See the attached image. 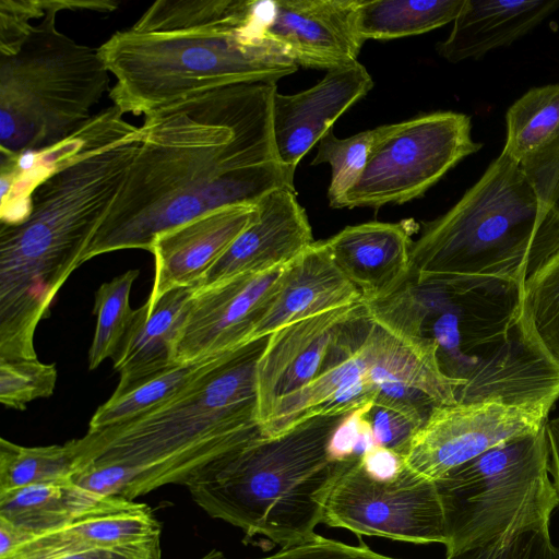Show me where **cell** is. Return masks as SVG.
Returning <instances> with one entry per match:
<instances>
[{
  "mask_svg": "<svg viewBox=\"0 0 559 559\" xmlns=\"http://www.w3.org/2000/svg\"><path fill=\"white\" fill-rule=\"evenodd\" d=\"M276 92L272 82L235 84L145 114L127 177L82 264L118 250L151 251L159 234L198 216L295 189L273 136Z\"/></svg>",
  "mask_w": 559,
  "mask_h": 559,
  "instance_id": "obj_1",
  "label": "cell"
},
{
  "mask_svg": "<svg viewBox=\"0 0 559 559\" xmlns=\"http://www.w3.org/2000/svg\"><path fill=\"white\" fill-rule=\"evenodd\" d=\"M266 337L230 352L179 393L124 423L70 440L71 480L129 500L187 485L215 460L262 436L255 370Z\"/></svg>",
  "mask_w": 559,
  "mask_h": 559,
  "instance_id": "obj_2",
  "label": "cell"
},
{
  "mask_svg": "<svg viewBox=\"0 0 559 559\" xmlns=\"http://www.w3.org/2000/svg\"><path fill=\"white\" fill-rule=\"evenodd\" d=\"M123 115L228 85L276 83L298 66L264 33L262 2L157 0L99 47Z\"/></svg>",
  "mask_w": 559,
  "mask_h": 559,
  "instance_id": "obj_3",
  "label": "cell"
},
{
  "mask_svg": "<svg viewBox=\"0 0 559 559\" xmlns=\"http://www.w3.org/2000/svg\"><path fill=\"white\" fill-rule=\"evenodd\" d=\"M114 105L61 142L59 160L34 189L26 215L0 225V280L14 295L50 304L82 264L141 142Z\"/></svg>",
  "mask_w": 559,
  "mask_h": 559,
  "instance_id": "obj_4",
  "label": "cell"
},
{
  "mask_svg": "<svg viewBox=\"0 0 559 559\" xmlns=\"http://www.w3.org/2000/svg\"><path fill=\"white\" fill-rule=\"evenodd\" d=\"M111 0L0 1V152L50 148L79 131L109 88L98 48L57 28L62 10L111 12Z\"/></svg>",
  "mask_w": 559,
  "mask_h": 559,
  "instance_id": "obj_5",
  "label": "cell"
},
{
  "mask_svg": "<svg viewBox=\"0 0 559 559\" xmlns=\"http://www.w3.org/2000/svg\"><path fill=\"white\" fill-rule=\"evenodd\" d=\"M343 416L308 419L287 432L260 438L215 460L186 485L211 518L243 533L242 542L270 549L305 542L322 524L336 463L326 453Z\"/></svg>",
  "mask_w": 559,
  "mask_h": 559,
  "instance_id": "obj_6",
  "label": "cell"
},
{
  "mask_svg": "<svg viewBox=\"0 0 559 559\" xmlns=\"http://www.w3.org/2000/svg\"><path fill=\"white\" fill-rule=\"evenodd\" d=\"M558 252L559 203H546L501 152L448 212L421 223L411 276L418 286L461 276L523 285Z\"/></svg>",
  "mask_w": 559,
  "mask_h": 559,
  "instance_id": "obj_7",
  "label": "cell"
},
{
  "mask_svg": "<svg viewBox=\"0 0 559 559\" xmlns=\"http://www.w3.org/2000/svg\"><path fill=\"white\" fill-rule=\"evenodd\" d=\"M549 471L544 426L489 449L436 481L445 519V559L550 524L559 497Z\"/></svg>",
  "mask_w": 559,
  "mask_h": 559,
  "instance_id": "obj_8",
  "label": "cell"
},
{
  "mask_svg": "<svg viewBox=\"0 0 559 559\" xmlns=\"http://www.w3.org/2000/svg\"><path fill=\"white\" fill-rule=\"evenodd\" d=\"M378 129L367 165L342 207L379 209L420 198L481 147L472 139L471 118L461 112L423 114Z\"/></svg>",
  "mask_w": 559,
  "mask_h": 559,
  "instance_id": "obj_9",
  "label": "cell"
},
{
  "mask_svg": "<svg viewBox=\"0 0 559 559\" xmlns=\"http://www.w3.org/2000/svg\"><path fill=\"white\" fill-rule=\"evenodd\" d=\"M322 524L357 536L382 537L414 545L444 546L445 519L433 481L405 467L391 483H379L364 471L360 457L336 463Z\"/></svg>",
  "mask_w": 559,
  "mask_h": 559,
  "instance_id": "obj_10",
  "label": "cell"
},
{
  "mask_svg": "<svg viewBox=\"0 0 559 559\" xmlns=\"http://www.w3.org/2000/svg\"><path fill=\"white\" fill-rule=\"evenodd\" d=\"M548 414L500 402L436 406L403 455L416 478L438 481L489 449L543 428Z\"/></svg>",
  "mask_w": 559,
  "mask_h": 559,
  "instance_id": "obj_11",
  "label": "cell"
},
{
  "mask_svg": "<svg viewBox=\"0 0 559 559\" xmlns=\"http://www.w3.org/2000/svg\"><path fill=\"white\" fill-rule=\"evenodd\" d=\"M287 265L195 289L176 346L175 361L222 355L249 344L278 292Z\"/></svg>",
  "mask_w": 559,
  "mask_h": 559,
  "instance_id": "obj_12",
  "label": "cell"
},
{
  "mask_svg": "<svg viewBox=\"0 0 559 559\" xmlns=\"http://www.w3.org/2000/svg\"><path fill=\"white\" fill-rule=\"evenodd\" d=\"M359 0L263 1V33L299 67L354 64L365 43L357 29Z\"/></svg>",
  "mask_w": 559,
  "mask_h": 559,
  "instance_id": "obj_13",
  "label": "cell"
},
{
  "mask_svg": "<svg viewBox=\"0 0 559 559\" xmlns=\"http://www.w3.org/2000/svg\"><path fill=\"white\" fill-rule=\"evenodd\" d=\"M364 302L325 311L285 325L266 337L255 370L257 420L261 426L276 402L312 381L346 324Z\"/></svg>",
  "mask_w": 559,
  "mask_h": 559,
  "instance_id": "obj_14",
  "label": "cell"
},
{
  "mask_svg": "<svg viewBox=\"0 0 559 559\" xmlns=\"http://www.w3.org/2000/svg\"><path fill=\"white\" fill-rule=\"evenodd\" d=\"M312 230L295 189L274 190L255 203V214L195 289L231 277L262 273L294 261L313 243Z\"/></svg>",
  "mask_w": 559,
  "mask_h": 559,
  "instance_id": "obj_15",
  "label": "cell"
},
{
  "mask_svg": "<svg viewBox=\"0 0 559 559\" xmlns=\"http://www.w3.org/2000/svg\"><path fill=\"white\" fill-rule=\"evenodd\" d=\"M372 86L369 72L356 62L326 71L320 82L297 94L276 92L272 103V128L281 163L295 171L336 119Z\"/></svg>",
  "mask_w": 559,
  "mask_h": 559,
  "instance_id": "obj_16",
  "label": "cell"
},
{
  "mask_svg": "<svg viewBox=\"0 0 559 559\" xmlns=\"http://www.w3.org/2000/svg\"><path fill=\"white\" fill-rule=\"evenodd\" d=\"M255 214L254 205H231L159 234L153 241L155 273L148 300L197 285Z\"/></svg>",
  "mask_w": 559,
  "mask_h": 559,
  "instance_id": "obj_17",
  "label": "cell"
},
{
  "mask_svg": "<svg viewBox=\"0 0 559 559\" xmlns=\"http://www.w3.org/2000/svg\"><path fill=\"white\" fill-rule=\"evenodd\" d=\"M160 533L146 503L105 496L81 516L24 540L2 559H52L97 548L139 547L160 542Z\"/></svg>",
  "mask_w": 559,
  "mask_h": 559,
  "instance_id": "obj_18",
  "label": "cell"
},
{
  "mask_svg": "<svg viewBox=\"0 0 559 559\" xmlns=\"http://www.w3.org/2000/svg\"><path fill=\"white\" fill-rule=\"evenodd\" d=\"M324 242L335 264L358 288L364 304L389 298L411 276L414 241L403 223L347 226Z\"/></svg>",
  "mask_w": 559,
  "mask_h": 559,
  "instance_id": "obj_19",
  "label": "cell"
},
{
  "mask_svg": "<svg viewBox=\"0 0 559 559\" xmlns=\"http://www.w3.org/2000/svg\"><path fill=\"white\" fill-rule=\"evenodd\" d=\"M361 301L358 288L335 264L325 242L314 241L286 266L250 343L293 322Z\"/></svg>",
  "mask_w": 559,
  "mask_h": 559,
  "instance_id": "obj_20",
  "label": "cell"
},
{
  "mask_svg": "<svg viewBox=\"0 0 559 559\" xmlns=\"http://www.w3.org/2000/svg\"><path fill=\"white\" fill-rule=\"evenodd\" d=\"M506 120L502 153L546 203H559V84L527 91L508 109Z\"/></svg>",
  "mask_w": 559,
  "mask_h": 559,
  "instance_id": "obj_21",
  "label": "cell"
},
{
  "mask_svg": "<svg viewBox=\"0 0 559 559\" xmlns=\"http://www.w3.org/2000/svg\"><path fill=\"white\" fill-rule=\"evenodd\" d=\"M360 347L368 364V376L377 386L395 382L424 392L437 405L457 403L456 391L465 381L443 371L435 340L369 318Z\"/></svg>",
  "mask_w": 559,
  "mask_h": 559,
  "instance_id": "obj_22",
  "label": "cell"
},
{
  "mask_svg": "<svg viewBox=\"0 0 559 559\" xmlns=\"http://www.w3.org/2000/svg\"><path fill=\"white\" fill-rule=\"evenodd\" d=\"M195 287H177L154 301L146 300L132 314L124 338L114 356L119 394L173 365ZM179 364V362H178Z\"/></svg>",
  "mask_w": 559,
  "mask_h": 559,
  "instance_id": "obj_23",
  "label": "cell"
},
{
  "mask_svg": "<svg viewBox=\"0 0 559 559\" xmlns=\"http://www.w3.org/2000/svg\"><path fill=\"white\" fill-rule=\"evenodd\" d=\"M558 8L559 0H465L437 51L452 63L477 60L524 37Z\"/></svg>",
  "mask_w": 559,
  "mask_h": 559,
  "instance_id": "obj_24",
  "label": "cell"
},
{
  "mask_svg": "<svg viewBox=\"0 0 559 559\" xmlns=\"http://www.w3.org/2000/svg\"><path fill=\"white\" fill-rule=\"evenodd\" d=\"M104 497L71 478L36 484L0 493V522L11 528L17 546L68 524L100 503Z\"/></svg>",
  "mask_w": 559,
  "mask_h": 559,
  "instance_id": "obj_25",
  "label": "cell"
},
{
  "mask_svg": "<svg viewBox=\"0 0 559 559\" xmlns=\"http://www.w3.org/2000/svg\"><path fill=\"white\" fill-rule=\"evenodd\" d=\"M465 0H359L361 38L394 39L428 33L453 22Z\"/></svg>",
  "mask_w": 559,
  "mask_h": 559,
  "instance_id": "obj_26",
  "label": "cell"
},
{
  "mask_svg": "<svg viewBox=\"0 0 559 559\" xmlns=\"http://www.w3.org/2000/svg\"><path fill=\"white\" fill-rule=\"evenodd\" d=\"M226 354L175 364L122 393L112 394L96 409L91 418L88 429L124 423L162 404L179 393Z\"/></svg>",
  "mask_w": 559,
  "mask_h": 559,
  "instance_id": "obj_27",
  "label": "cell"
},
{
  "mask_svg": "<svg viewBox=\"0 0 559 559\" xmlns=\"http://www.w3.org/2000/svg\"><path fill=\"white\" fill-rule=\"evenodd\" d=\"M74 469L70 441L62 445L24 447L0 439V493L71 478Z\"/></svg>",
  "mask_w": 559,
  "mask_h": 559,
  "instance_id": "obj_28",
  "label": "cell"
},
{
  "mask_svg": "<svg viewBox=\"0 0 559 559\" xmlns=\"http://www.w3.org/2000/svg\"><path fill=\"white\" fill-rule=\"evenodd\" d=\"M139 270H128L103 283L95 293L96 326L88 350V368L96 369L105 359L114 358L131 323L133 311L130 293Z\"/></svg>",
  "mask_w": 559,
  "mask_h": 559,
  "instance_id": "obj_29",
  "label": "cell"
},
{
  "mask_svg": "<svg viewBox=\"0 0 559 559\" xmlns=\"http://www.w3.org/2000/svg\"><path fill=\"white\" fill-rule=\"evenodd\" d=\"M522 312L533 337L559 367V252L523 284Z\"/></svg>",
  "mask_w": 559,
  "mask_h": 559,
  "instance_id": "obj_30",
  "label": "cell"
},
{
  "mask_svg": "<svg viewBox=\"0 0 559 559\" xmlns=\"http://www.w3.org/2000/svg\"><path fill=\"white\" fill-rule=\"evenodd\" d=\"M378 132L379 129L374 128L338 139L331 128L318 142L311 165L328 163L331 166L332 177L328 190L331 207L342 209L346 195L358 182Z\"/></svg>",
  "mask_w": 559,
  "mask_h": 559,
  "instance_id": "obj_31",
  "label": "cell"
},
{
  "mask_svg": "<svg viewBox=\"0 0 559 559\" xmlns=\"http://www.w3.org/2000/svg\"><path fill=\"white\" fill-rule=\"evenodd\" d=\"M57 382L53 364L38 359L0 360V403L23 411L34 400L52 395Z\"/></svg>",
  "mask_w": 559,
  "mask_h": 559,
  "instance_id": "obj_32",
  "label": "cell"
},
{
  "mask_svg": "<svg viewBox=\"0 0 559 559\" xmlns=\"http://www.w3.org/2000/svg\"><path fill=\"white\" fill-rule=\"evenodd\" d=\"M450 559H559V548L552 543L547 524L503 536Z\"/></svg>",
  "mask_w": 559,
  "mask_h": 559,
  "instance_id": "obj_33",
  "label": "cell"
},
{
  "mask_svg": "<svg viewBox=\"0 0 559 559\" xmlns=\"http://www.w3.org/2000/svg\"><path fill=\"white\" fill-rule=\"evenodd\" d=\"M358 544L314 534L311 538L286 547L275 552L254 559H400L373 550L362 539ZM199 559H230L224 552L212 549Z\"/></svg>",
  "mask_w": 559,
  "mask_h": 559,
  "instance_id": "obj_34",
  "label": "cell"
},
{
  "mask_svg": "<svg viewBox=\"0 0 559 559\" xmlns=\"http://www.w3.org/2000/svg\"><path fill=\"white\" fill-rule=\"evenodd\" d=\"M373 403L402 414L418 428L425 424L431 411L439 406L424 392L395 382L378 384Z\"/></svg>",
  "mask_w": 559,
  "mask_h": 559,
  "instance_id": "obj_35",
  "label": "cell"
},
{
  "mask_svg": "<svg viewBox=\"0 0 559 559\" xmlns=\"http://www.w3.org/2000/svg\"><path fill=\"white\" fill-rule=\"evenodd\" d=\"M377 445L389 448L402 456L405 454L413 435L419 429L402 414L373 403L367 414Z\"/></svg>",
  "mask_w": 559,
  "mask_h": 559,
  "instance_id": "obj_36",
  "label": "cell"
},
{
  "mask_svg": "<svg viewBox=\"0 0 559 559\" xmlns=\"http://www.w3.org/2000/svg\"><path fill=\"white\" fill-rule=\"evenodd\" d=\"M373 406V401L344 415L332 431L326 453L332 462H341L354 456V449L358 441L367 414Z\"/></svg>",
  "mask_w": 559,
  "mask_h": 559,
  "instance_id": "obj_37",
  "label": "cell"
},
{
  "mask_svg": "<svg viewBox=\"0 0 559 559\" xmlns=\"http://www.w3.org/2000/svg\"><path fill=\"white\" fill-rule=\"evenodd\" d=\"M366 474L376 481L391 483L404 469L403 456L397 452L381 445H374L360 457Z\"/></svg>",
  "mask_w": 559,
  "mask_h": 559,
  "instance_id": "obj_38",
  "label": "cell"
},
{
  "mask_svg": "<svg viewBox=\"0 0 559 559\" xmlns=\"http://www.w3.org/2000/svg\"><path fill=\"white\" fill-rule=\"evenodd\" d=\"M160 542L139 547L97 548L52 559H160Z\"/></svg>",
  "mask_w": 559,
  "mask_h": 559,
  "instance_id": "obj_39",
  "label": "cell"
},
{
  "mask_svg": "<svg viewBox=\"0 0 559 559\" xmlns=\"http://www.w3.org/2000/svg\"><path fill=\"white\" fill-rule=\"evenodd\" d=\"M545 432L548 442L549 456L551 457L554 485L559 497V416L546 421Z\"/></svg>",
  "mask_w": 559,
  "mask_h": 559,
  "instance_id": "obj_40",
  "label": "cell"
}]
</instances>
